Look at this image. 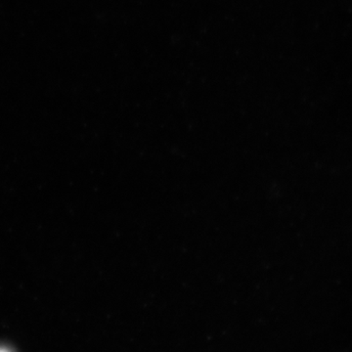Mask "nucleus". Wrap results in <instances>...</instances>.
I'll return each mask as SVG.
<instances>
[{
	"label": "nucleus",
	"mask_w": 352,
	"mask_h": 352,
	"mask_svg": "<svg viewBox=\"0 0 352 352\" xmlns=\"http://www.w3.org/2000/svg\"><path fill=\"white\" fill-rule=\"evenodd\" d=\"M0 352H11L9 349H6V347H0Z\"/></svg>",
	"instance_id": "obj_1"
}]
</instances>
